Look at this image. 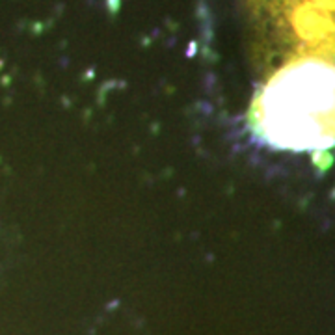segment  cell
I'll return each mask as SVG.
<instances>
[{
	"label": "cell",
	"instance_id": "1",
	"mask_svg": "<svg viewBox=\"0 0 335 335\" xmlns=\"http://www.w3.org/2000/svg\"><path fill=\"white\" fill-rule=\"evenodd\" d=\"M257 120L279 147L330 145L335 140V67L316 60L281 67L259 97Z\"/></svg>",
	"mask_w": 335,
	"mask_h": 335
},
{
	"label": "cell",
	"instance_id": "2",
	"mask_svg": "<svg viewBox=\"0 0 335 335\" xmlns=\"http://www.w3.org/2000/svg\"><path fill=\"white\" fill-rule=\"evenodd\" d=\"M263 69L335 60V0H242Z\"/></svg>",
	"mask_w": 335,
	"mask_h": 335
}]
</instances>
